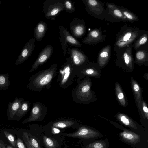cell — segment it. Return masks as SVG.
<instances>
[{"label": "cell", "mask_w": 148, "mask_h": 148, "mask_svg": "<svg viewBox=\"0 0 148 148\" xmlns=\"http://www.w3.org/2000/svg\"><path fill=\"white\" fill-rule=\"evenodd\" d=\"M145 31L125 23L116 34L113 51L132 45Z\"/></svg>", "instance_id": "obj_1"}, {"label": "cell", "mask_w": 148, "mask_h": 148, "mask_svg": "<svg viewBox=\"0 0 148 148\" xmlns=\"http://www.w3.org/2000/svg\"><path fill=\"white\" fill-rule=\"evenodd\" d=\"M57 64H54L48 69L40 71L30 79L27 87L34 91L39 92L50 84L57 73Z\"/></svg>", "instance_id": "obj_2"}, {"label": "cell", "mask_w": 148, "mask_h": 148, "mask_svg": "<svg viewBox=\"0 0 148 148\" xmlns=\"http://www.w3.org/2000/svg\"><path fill=\"white\" fill-rule=\"evenodd\" d=\"M132 45L118 49L116 52L115 64L127 72H132L134 68Z\"/></svg>", "instance_id": "obj_3"}, {"label": "cell", "mask_w": 148, "mask_h": 148, "mask_svg": "<svg viewBox=\"0 0 148 148\" xmlns=\"http://www.w3.org/2000/svg\"><path fill=\"white\" fill-rule=\"evenodd\" d=\"M66 62L63 64L59 71L58 82L59 86L62 88L66 87L70 84L77 73L74 70L70 57L66 58Z\"/></svg>", "instance_id": "obj_4"}, {"label": "cell", "mask_w": 148, "mask_h": 148, "mask_svg": "<svg viewBox=\"0 0 148 148\" xmlns=\"http://www.w3.org/2000/svg\"><path fill=\"white\" fill-rule=\"evenodd\" d=\"M63 0H46L43 6V12L47 20L54 21L60 12L64 11Z\"/></svg>", "instance_id": "obj_5"}, {"label": "cell", "mask_w": 148, "mask_h": 148, "mask_svg": "<svg viewBox=\"0 0 148 148\" xmlns=\"http://www.w3.org/2000/svg\"><path fill=\"white\" fill-rule=\"evenodd\" d=\"M86 10L92 16L103 20L104 19L106 10L104 2L96 0H82Z\"/></svg>", "instance_id": "obj_6"}, {"label": "cell", "mask_w": 148, "mask_h": 148, "mask_svg": "<svg viewBox=\"0 0 148 148\" xmlns=\"http://www.w3.org/2000/svg\"><path fill=\"white\" fill-rule=\"evenodd\" d=\"M59 39L63 51L64 56H65L67 49V44L75 47H80L82 44L70 34L67 28L63 25H59Z\"/></svg>", "instance_id": "obj_7"}, {"label": "cell", "mask_w": 148, "mask_h": 148, "mask_svg": "<svg viewBox=\"0 0 148 148\" xmlns=\"http://www.w3.org/2000/svg\"><path fill=\"white\" fill-rule=\"evenodd\" d=\"M106 9L104 19L112 22H127L118 6L110 3H106Z\"/></svg>", "instance_id": "obj_8"}, {"label": "cell", "mask_w": 148, "mask_h": 148, "mask_svg": "<svg viewBox=\"0 0 148 148\" xmlns=\"http://www.w3.org/2000/svg\"><path fill=\"white\" fill-rule=\"evenodd\" d=\"M106 35L104 34L101 28H96L90 31L82 41L83 43L94 45L104 41Z\"/></svg>", "instance_id": "obj_9"}, {"label": "cell", "mask_w": 148, "mask_h": 148, "mask_svg": "<svg viewBox=\"0 0 148 148\" xmlns=\"http://www.w3.org/2000/svg\"><path fill=\"white\" fill-rule=\"evenodd\" d=\"M53 52V49L51 45H48L45 46L39 53L30 69L29 73H32L46 62L52 56Z\"/></svg>", "instance_id": "obj_10"}, {"label": "cell", "mask_w": 148, "mask_h": 148, "mask_svg": "<svg viewBox=\"0 0 148 148\" xmlns=\"http://www.w3.org/2000/svg\"><path fill=\"white\" fill-rule=\"evenodd\" d=\"M70 30L74 38H82L86 32L85 23L83 19L73 18L70 23Z\"/></svg>", "instance_id": "obj_11"}, {"label": "cell", "mask_w": 148, "mask_h": 148, "mask_svg": "<svg viewBox=\"0 0 148 148\" xmlns=\"http://www.w3.org/2000/svg\"><path fill=\"white\" fill-rule=\"evenodd\" d=\"M35 39L33 37L25 44L16 60V66L21 64L30 56L35 48Z\"/></svg>", "instance_id": "obj_12"}, {"label": "cell", "mask_w": 148, "mask_h": 148, "mask_svg": "<svg viewBox=\"0 0 148 148\" xmlns=\"http://www.w3.org/2000/svg\"><path fill=\"white\" fill-rule=\"evenodd\" d=\"M47 107L41 103L33 104V107L29 117L25 120L22 123L38 121L40 119L43 114L47 111Z\"/></svg>", "instance_id": "obj_13"}, {"label": "cell", "mask_w": 148, "mask_h": 148, "mask_svg": "<svg viewBox=\"0 0 148 148\" xmlns=\"http://www.w3.org/2000/svg\"><path fill=\"white\" fill-rule=\"evenodd\" d=\"M67 50L68 53L70 55L72 63L74 66H79L87 62V56L78 48H68Z\"/></svg>", "instance_id": "obj_14"}, {"label": "cell", "mask_w": 148, "mask_h": 148, "mask_svg": "<svg viewBox=\"0 0 148 148\" xmlns=\"http://www.w3.org/2000/svg\"><path fill=\"white\" fill-rule=\"evenodd\" d=\"M135 58L134 63L136 64L139 66L143 65L148 66V45L142 47L136 50Z\"/></svg>", "instance_id": "obj_15"}, {"label": "cell", "mask_w": 148, "mask_h": 148, "mask_svg": "<svg viewBox=\"0 0 148 148\" xmlns=\"http://www.w3.org/2000/svg\"><path fill=\"white\" fill-rule=\"evenodd\" d=\"M93 130L83 126L77 131L71 133H64L62 135L70 137L80 138H90L95 136V132Z\"/></svg>", "instance_id": "obj_16"}, {"label": "cell", "mask_w": 148, "mask_h": 148, "mask_svg": "<svg viewBox=\"0 0 148 148\" xmlns=\"http://www.w3.org/2000/svg\"><path fill=\"white\" fill-rule=\"evenodd\" d=\"M76 90L75 98L78 100L84 101L90 92V85L86 80L81 83Z\"/></svg>", "instance_id": "obj_17"}, {"label": "cell", "mask_w": 148, "mask_h": 148, "mask_svg": "<svg viewBox=\"0 0 148 148\" xmlns=\"http://www.w3.org/2000/svg\"><path fill=\"white\" fill-rule=\"evenodd\" d=\"M111 46L109 45L103 48L99 52L98 57V65L100 67H103L108 63L110 56Z\"/></svg>", "instance_id": "obj_18"}, {"label": "cell", "mask_w": 148, "mask_h": 148, "mask_svg": "<svg viewBox=\"0 0 148 148\" xmlns=\"http://www.w3.org/2000/svg\"><path fill=\"white\" fill-rule=\"evenodd\" d=\"M24 100V98L16 97L13 102L9 103L7 110V115L9 119L12 120L14 119L22 102Z\"/></svg>", "instance_id": "obj_19"}, {"label": "cell", "mask_w": 148, "mask_h": 148, "mask_svg": "<svg viewBox=\"0 0 148 148\" xmlns=\"http://www.w3.org/2000/svg\"><path fill=\"white\" fill-rule=\"evenodd\" d=\"M47 29V25L46 23L43 21L39 22L33 32L35 39L38 41L41 40L45 36Z\"/></svg>", "instance_id": "obj_20"}, {"label": "cell", "mask_w": 148, "mask_h": 148, "mask_svg": "<svg viewBox=\"0 0 148 148\" xmlns=\"http://www.w3.org/2000/svg\"><path fill=\"white\" fill-rule=\"evenodd\" d=\"M132 90L139 109L142 112V91L138 84L132 78L131 79Z\"/></svg>", "instance_id": "obj_21"}, {"label": "cell", "mask_w": 148, "mask_h": 148, "mask_svg": "<svg viewBox=\"0 0 148 148\" xmlns=\"http://www.w3.org/2000/svg\"><path fill=\"white\" fill-rule=\"evenodd\" d=\"M31 103L29 101H23L18 111L16 112L14 119L18 120L25 115L29 111Z\"/></svg>", "instance_id": "obj_22"}, {"label": "cell", "mask_w": 148, "mask_h": 148, "mask_svg": "<svg viewBox=\"0 0 148 148\" xmlns=\"http://www.w3.org/2000/svg\"><path fill=\"white\" fill-rule=\"evenodd\" d=\"M148 32L145 30L144 32L132 44V47L136 50L147 45Z\"/></svg>", "instance_id": "obj_23"}, {"label": "cell", "mask_w": 148, "mask_h": 148, "mask_svg": "<svg viewBox=\"0 0 148 148\" xmlns=\"http://www.w3.org/2000/svg\"><path fill=\"white\" fill-rule=\"evenodd\" d=\"M118 7L126 18L127 22L133 23L139 20L138 16L132 12L123 7L119 6Z\"/></svg>", "instance_id": "obj_24"}, {"label": "cell", "mask_w": 148, "mask_h": 148, "mask_svg": "<svg viewBox=\"0 0 148 148\" xmlns=\"http://www.w3.org/2000/svg\"><path fill=\"white\" fill-rule=\"evenodd\" d=\"M115 90L117 99L120 104L123 107L127 106L126 101L121 86L118 83L115 84Z\"/></svg>", "instance_id": "obj_25"}, {"label": "cell", "mask_w": 148, "mask_h": 148, "mask_svg": "<svg viewBox=\"0 0 148 148\" xmlns=\"http://www.w3.org/2000/svg\"><path fill=\"white\" fill-rule=\"evenodd\" d=\"M76 123L75 121L71 120H64L56 121L52 125L53 127L56 128H65L71 127Z\"/></svg>", "instance_id": "obj_26"}, {"label": "cell", "mask_w": 148, "mask_h": 148, "mask_svg": "<svg viewBox=\"0 0 148 148\" xmlns=\"http://www.w3.org/2000/svg\"><path fill=\"white\" fill-rule=\"evenodd\" d=\"M8 73L0 74V90H7L10 84Z\"/></svg>", "instance_id": "obj_27"}, {"label": "cell", "mask_w": 148, "mask_h": 148, "mask_svg": "<svg viewBox=\"0 0 148 148\" xmlns=\"http://www.w3.org/2000/svg\"><path fill=\"white\" fill-rule=\"evenodd\" d=\"M95 64V63L90 64V66L83 69L78 73L82 75L94 77L99 75L98 71L94 67Z\"/></svg>", "instance_id": "obj_28"}, {"label": "cell", "mask_w": 148, "mask_h": 148, "mask_svg": "<svg viewBox=\"0 0 148 148\" xmlns=\"http://www.w3.org/2000/svg\"><path fill=\"white\" fill-rule=\"evenodd\" d=\"M43 142L46 148H57L59 146L58 142L53 139L46 136L43 137Z\"/></svg>", "instance_id": "obj_29"}, {"label": "cell", "mask_w": 148, "mask_h": 148, "mask_svg": "<svg viewBox=\"0 0 148 148\" xmlns=\"http://www.w3.org/2000/svg\"><path fill=\"white\" fill-rule=\"evenodd\" d=\"M118 119L124 125L132 127L134 124L133 121L127 116L122 113H119L117 114Z\"/></svg>", "instance_id": "obj_30"}, {"label": "cell", "mask_w": 148, "mask_h": 148, "mask_svg": "<svg viewBox=\"0 0 148 148\" xmlns=\"http://www.w3.org/2000/svg\"><path fill=\"white\" fill-rule=\"evenodd\" d=\"M74 2L71 0H64L63 2L64 11L70 13H72L75 10Z\"/></svg>", "instance_id": "obj_31"}, {"label": "cell", "mask_w": 148, "mask_h": 148, "mask_svg": "<svg viewBox=\"0 0 148 148\" xmlns=\"http://www.w3.org/2000/svg\"><path fill=\"white\" fill-rule=\"evenodd\" d=\"M121 135L123 138L125 140L131 142H133L136 140L137 138H138V136L136 134L128 132H124L122 133Z\"/></svg>", "instance_id": "obj_32"}, {"label": "cell", "mask_w": 148, "mask_h": 148, "mask_svg": "<svg viewBox=\"0 0 148 148\" xmlns=\"http://www.w3.org/2000/svg\"><path fill=\"white\" fill-rule=\"evenodd\" d=\"M3 132L7 139L11 145L13 147H15L16 141L14 136L6 131H4Z\"/></svg>", "instance_id": "obj_33"}, {"label": "cell", "mask_w": 148, "mask_h": 148, "mask_svg": "<svg viewBox=\"0 0 148 148\" xmlns=\"http://www.w3.org/2000/svg\"><path fill=\"white\" fill-rule=\"evenodd\" d=\"M22 138L27 148H34L32 144L28 133L26 132H23Z\"/></svg>", "instance_id": "obj_34"}, {"label": "cell", "mask_w": 148, "mask_h": 148, "mask_svg": "<svg viewBox=\"0 0 148 148\" xmlns=\"http://www.w3.org/2000/svg\"><path fill=\"white\" fill-rule=\"evenodd\" d=\"M29 139L32 146L34 148H41L36 140L32 135L28 133Z\"/></svg>", "instance_id": "obj_35"}, {"label": "cell", "mask_w": 148, "mask_h": 148, "mask_svg": "<svg viewBox=\"0 0 148 148\" xmlns=\"http://www.w3.org/2000/svg\"><path fill=\"white\" fill-rule=\"evenodd\" d=\"M142 112H143L144 114L148 119V109L146 103L142 99ZM142 113V112H141Z\"/></svg>", "instance_id": "obj_36"}, {"label": "cell", "mask_w": 148, "mask_h": 148, "mask_svg": "<svg viewBox=\"0 0 148 148\" xmlns=\"http://www.w3.org/2000/svg\"><path fill=\"white\" fill-rule=\"evenodd\" d=\"M103 145L101 143H97L89 145L86 148H103Z\"/></svg>", "instance_id": "obj_37"}, {"label": "cell", "mask_w": 148, "mask_h": 148, "mask_svg": "<svg viewBox=\"0 0 148 148\" xmlns=\"http://www.w3.org/2000/svg\"><path fill=\"white\" fill-rule=\"evenodd\" d=\"M16 146L18 148H26L22 140L19 138H18L16 141Z\"/></svg>", "instance_id": "obj_38"}, {"label": "cell", "mask_w": 148, "mask_h": 148, "mask_svg": "<svg viewBox=\"0 0 148 148\" xmlns=\"http://www.w3.org/2000/svg\"><path fill=\"white\" fill-rule=\"evenodd\" d=\"M52 132L54 134H57L60 132V130L55 127H53Z\"/></svg>", "instance_id": "obj_39"}, {"label": "cell", "mask_w": 148, "mask_h": 148, "mask_svg": "<svg viewBox=\"0 0 148 148\" xmlns=\"http://www.w3.org/2000/svg\"><path fill=\"white\" fill-rule=\"evenodd\" d=\"M0 148H5L4 143L1 139H0Z\"/></svg>", "instance_id": "obj_40"}, {"label": "cell", "mask_w": 148, "mask_h": 148, "mask_svg": "<svg viewBox=\"0 0 148 148\" xmlns=\"http://www.w3.org/2000/svg\"><path fill=\"white\" fill-rule=\"evenodd\" d=\"M7 148H13L12 147L8 145L7 147Z\"/></svg>", "instance_id": "obj_41"}, {"label": "cell", "mask_w": 148, "mask_h": 148, "mask_svg": "<svg viewBox=\"0 0 148 148\" xmlns=\"http://www.w3.org/2000/svg\"><path fill=\"white\" fill-rule=\"evenodd\" d=\"M1 1L0 0V4H1Z\"/></svg>", "instance_id": "obj_42"}]
</instances>
